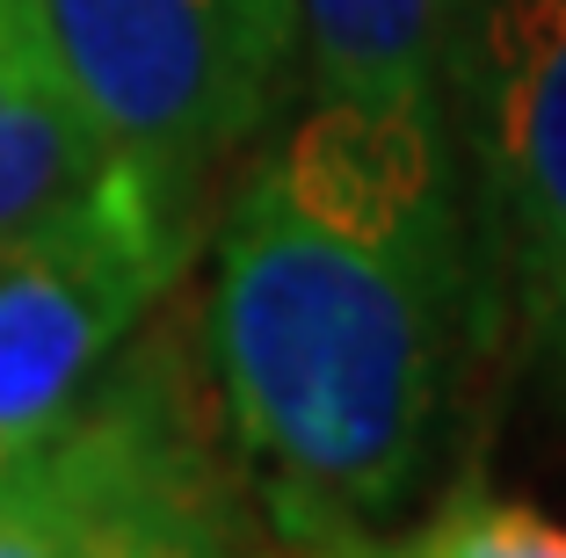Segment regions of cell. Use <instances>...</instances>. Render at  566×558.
<instances>
[{"label": "cell", "instance_id": "obj_4", "mask_svg": "<svg viewBox=\"0 0 566 558\" xmlns=\"http://www.w3.org/2000/svg\"><path fill=\"white\" fill-rule=\"evenodd\" d=\"M443 109L472 240L523 327L566 356V0H450Z\"/></svg>", "mask_w": 566, "mask_h": 558}, {"label": "cell", "instance_id": "obj_8", "mask_svg": "<svg viewBox=\"0 0 566 558\" xmlns=\"http://www.w3.org/2000/svg\"><path fill=\"white\" fill-rule=\"evenodd\" d=\"M22 501V435H0V558H8V523Z\"/></svg>", "mask_w": 566, "mask_h": 558}, {"label": "cell", "instance_id": "obj_3", "mask_svg": "<svg viewBox=\"0 0 566 558\" xmlns=\"http://www.w3.org/2000/svg\"><path fill=\"white\" fill-rule=\"evenodd\" d=\"M203 197L102 160L81 197L0 240V435H30L117 362L175 297Z\"/></svg>", "mask_w": 566, "mask_h": 558}, {"label": "cell", "instance_id": "obj_1", "mask_svg": "<svg viewBox=\"0 0 566 558\" xmlns=\"http://www.w3.org/2000/svg\"><path fill=\"white\" fill-rule=\"evenodd\" d=\"M443 95L305 87L218 225L203 305L218 407L283 544L370 551L443 421L465 305Z\"/></svg>", "mask_w": 566, "mask_h": 558}, {"label": "cell", "instance_id": "obj_2", "mask_svg": "<svg viewBox=\"0 0 566 558\" xmlns=\"http://www.w3.org/2000/svg\"><path fill=\"white\" fill-rule=\"evenodd\" d=\"M44 22L102 152L197 197L298 73L291 0H44Z\"/></svg>", "mask_w": 566, "mask_h": 558}, {"label": "cell", "instance_id": "obj_5", "mask_svg": "<svg viewBox=\"0 0 566 558\" xmlns=\"http://www.w3.org/2000/svg\"><path fill=\"white\" fill-rule=\"evenodd\" d=\"M102 160L44 0H0V240L81 197Z\"/></svg>", "mask_w": 566, "mask_h": 558}, {"label": "cell", "instance_id": "obj_7", "mask_svg": "<svg viewBox=\"0 0 566 558\" xmlns=\"http://www.w3.org/2000/svg\"><path fill=\"white\" fill-rule=\"evenodd\" d=\"M407 558H566V523L523 493H501L486 472L450 478L443 501L407 537H392Z\"/></svg>", "mask_w": 566, "mask_h": 558}, {"label": "cell", "instance_id": "obj_6", "mask_svg": "<svg viewBox=\"0 0 566 558\" xmlns=\"http://www.w3.org/2000/svg\"><path fill=\"white\" fill-rule=\"evenodd\" d=\"M298 81L342 95H443L450 0H291Z\"/></svg>", "mask_w": 566, "mask_h": 558}]
</instances>
